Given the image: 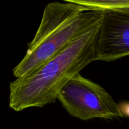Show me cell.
Returning <instances> with one entry per match:
<instances>
[{"label": "cell", "instance_id": "1", "mask_svg": "<svg viewBox=\"0 0 129 129\" xmlns=\"http://www.w3.org/2000/svg\"><path fill=\"white\" fill-rule=\"evenodd\" d=\"M99 25L31 73L10 83V108L20 112L33 107L42 108L55 102L62 87L96 60Z\"/></svg>", "mask_w": 129, "mask_h": 129}, {"label": "cell", "instance_id": "3", "mask_svg": "<svg viewBox=\"0 0 129 129\" xmlns=\"http://www.w3.org/2000/svg\"><path fill=\"white\" fill-rule=\"evenodd\" d=\"M57 100L69 115L81 120L123 117L118 105L106 89L80 73L62 87Z\"/></svg>", "mask_w": 129, "mask_h": 129}, {"label": "cell", "instance_id": "4", "mask_svg": "<svg viewBox=\"0 0 129 129\" xmlns=\"http://www.w3.org/2000/svg\"><path fill=\"white\" fill-rule=\"evenodd\" d=\"M101 12L96 60L110 62L129 56V6Z\"/></svg>", "mask_w": 129, "mask_h": 129}, {"label": "cell", "instance_id": "5", "mask_svg": "<svg viewBox=\"0 0 129 129\" xmlns=\"http://www.w3.org/2000/svg\"><path fill=\"white\" fill-rule=\"evenodd\" d=\"M118 106L122 116H127L129 117V103H123L118 105Z\"/></svg>", "mask_w": 129, "mask_h": 129}, {"label": "cell", "instance_id": "2", "mask_svg": "<svg viewBox=\"0 0 129 129\" xmlns=\"http://www.w3.org/2000/svg\"><path fill=\"white\" fill-rule=\"evenodd\" d=\"M102 12L88 10L69 0L53 2L44 9L39 27L23 59L13 70L16 78L25 76L100 23Z\"/></svg>", "mask_w": 129, "mask_h": 129}]
</instances>
